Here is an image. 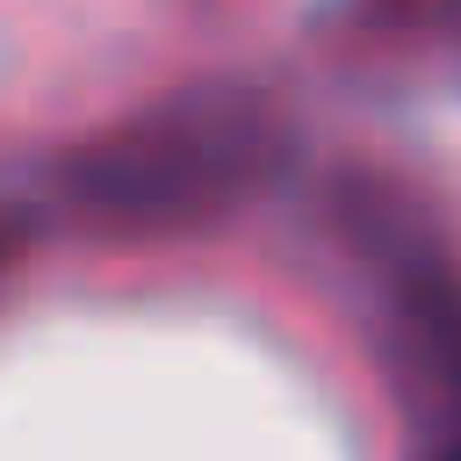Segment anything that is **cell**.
<instances>
[{
  "label": "cell",
  "instance_id": "1",
  "mask_svg": "<svg viewBox=\"0 0 461 461\" xmlns=\"http://www.w3.org/2000/svg\"><path fill=\"white\" fill-rule=\"evenodd\" d=\"M274 166V130L245 101H180L137 115L58 166V209L86 230L166 238L230 216Z\"/></svg>",
  "mask_w": 461,
  "mask_h": 461
},
{
  "label": "cell",
  "instance_id": "2",
  "mask_svg": "<svg viewBox=\"0 0 461 461\" xmlns=\"http://www.w3.org/2000/svg\"><path fill=\"white\" fill-rule=\"evenodd\" d=\"M360 252L382 281V317H389L411 375L461 403V274L403 209H382L360 230Z\"/></svg>",
  "mask_w": 461,
  "mask_h": 461
},
{
  "label": "cell",
  "instance_id": "3",
  "mask_svg": "<svg viewBox=\"0 0 461 461\" xmlns=\"http://www.w3.org/2000/svg\"><path fill=\"white\" fill-rule=\"evenodd\" d=\"M432 461H461V432H454V439H447V447H439Z\"/></svg>",
  "mask_w": 461,
  "mask_h": 461
}]
</instances>
